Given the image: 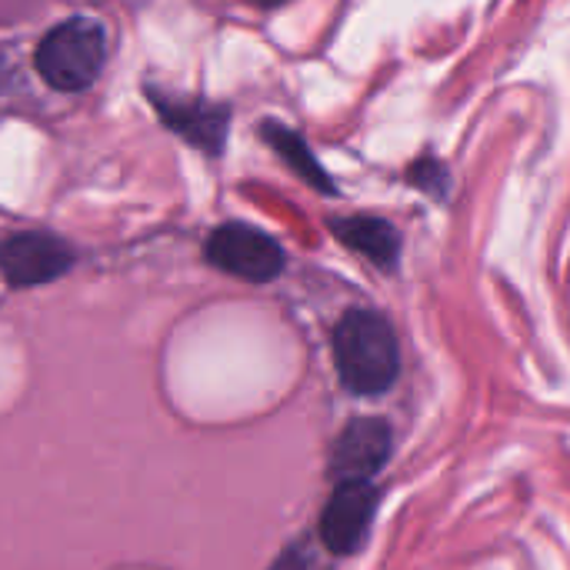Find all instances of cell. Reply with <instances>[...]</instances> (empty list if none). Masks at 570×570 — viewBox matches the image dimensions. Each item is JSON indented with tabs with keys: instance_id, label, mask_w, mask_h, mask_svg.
Listing matches in <instances>:
<instances>
[{
	"instance_id": "30bf717a",
	"label": "cell",
	"mask_w": 570,
	"mask_h": 570,
	"mask_svg": "<svg viewBox=\"0 0 570 570\" xmlns=\"http://www.w3.org/2000/svg\"><path fill=\"white\" fill-rule=\"evenodd\" d=\"M421 190H428L431 197H444L448 194V187H451V177H448V167L441 164V160H434V157H424V160H417L414 167H411V174H407Z\"/></svg>"
},
{
	"instance_id": "5b68a950",
	"label": "cell",
	"mask_w": 570,
	"mask_h": 570,
	"mask_svg": "<svg viewBox=\"0 0 570 570\" xmlns=\"http://www.w3.org/2000/svg\"><path fill=\"white\" fill-rule=\"evenodd\" d=\"M377 504H381V494L374 481H337L321 514L324 548L337 558L354 554L371 531Z\"/></svg>"
},
{
	"instance_id": "6da1fadb",
	"label": "cell",
	"mask_w": 570,
	"mask_h": 570,
	"mask_svg": "<svg viewBox=\"0 0 570 570\" xmlns=\"http://www.w3.org/2000/svg\"><path fill=\"white\" fill-rule=\"evenodd\" d=\"M334 367L351 394L377 397L401 374V344L377 311H347L334 327Z\"/></svg>"
},
{
	"instance_id": "277c9868",
	"label": "cell",
	"mask_w": 570,
	"mask_h": 570,
	"mask_svg": "<svg viewBox=\"0 0 570 570\" xmlns=\"http://www.w3.org/2000/svg\"><path fill=\"white\" fill-rule=\"evenodd\" d=\"M77 254L67 240L43 230L10 234L0 244V274L10 287H40L63 277L73 267Z\"/></svg>"
},
{
	"instance_id": "ba28073f",
	"label": "cell",
	"mask_w": 570,
	"mask_h": 570,
	"mask_svg": "<svg viewBox=\"0 0 570 570\" xmlns=\"http://www.w3.org/2000/svg\"><path fill=\"white\" fill-rule=\"evenodd\" d=\"M331 230L337 234L341 244L364 254L381 271H394V264L401 261V234L384 217H367V214L337 217V220H331Z\"/></svg>"
},
{
	"instance_id": "9c48e42d",
	"label": "cell",
	"mask_w": 570,
	"mask_h": 570,
	"mask_svg": "<svg viewBox=\"0 0 570 570\" xmlns=\"http://www.w3.org/2000/svg\"><path fill=\"white\" fill-rule=\"evenodd\" d=\"M261 137H264V144H267L274 154L284 157V164H287L304 184H311V187L321 190V194H337L334 177L317 164L314 150L304 144V137H301L297 130H291V127H284V124H277V120H264V124H261Z\"/></svg>"
},
{
	"instance_id": "7c38bea8",
	"label": "cell",
	"mask_w": 570,
	"mask_h": 570,
	"mask_svg": "<svg viewBox=\"0 0 570 570\" xmlns=\"http://www.w3.org/2000/svg\"><path fill=\"white\" fill-rule=\"evenodd\" d=\"M250 3H261V7H277V3H287V0H250Z\"/></svg>"
},
{
	"instance_id": "8fae6325",
	"label": "cell",
	"mask_w": 570,
	"mask_h": 570,
	"mask_svg": "<svg viewBox=\"0 0 570 570\" xmlns=\"http://www.w3.org/2000/svg\"><path fill=\"white\" fill-rule=\"evenodd\" d=\"M271 570H307V558L301 551H287Z\"/></svg>"
},
{
	"instance_id": "8992f818",
	"label": "cell",
	"mask_w": 570,
	"mask_h": 570,
	"mask_svg": "<svg viewBox=\"0 0 570 570\" xmlns=\"http://www.w3.org/2000/svg\"><path fill=\"white\" fill-rule=\"evenodd\" d=\"M147 97L157 110V117L164 120V127H170L177 137H184L190 147L217 157L227 144V127H230V107L227 104H210L200 97H170L164 90L147 87Z\"/></svg>"
},
{
	"instance_id": "3957f363",
	"label": "cell",
	"mask_w": 570,
	"mask_h": 570,
	"mask_svg": "<svg viewBox=\"0 0 570 570\" xmlns=\"http://www.w3.org/2000/svg\"><path fill=\"white\" fill-rule=\"evenodd\" d=\"M204 257L217 271L234 274L250 284H267V281L281 277L284 264H287L284 247L271 234H264L250 224H237V220L210 230V237L204 244Z\"/></svg>"
},
{
	"instance_id": "52a82bcc",
	"label": "cell",
	"mask_w": 570,
	"mask_h": 570,
	"mask_svg": "<svg viewBox=\"0 0 570 570\" xmlns=\"http://www.w3.org/2000/svg\"><path fill=\"white\" fill-rule=\"evenodd\" d=\"M391 458V428L381 417H354L331 451L334 481H374Z\"/></svg>"
},
{
	"instance_id": "7a4b0ae2",
	"label": "cell",
	"mask_w": 570,
	"mask_h": 570,
	"mask_svg": "<svg viewBox=\"0 0 570 570\" xmlns=\"http://www.w3.org/2000/svg\"><path fill=\"white\" fill-rule=\"evenodd\" d=\"M104 60H107V30L90 17H70L57 23L33 53L43 83L63 94L90 87L104 70Z\"/></svg>"
}]
</instances>
